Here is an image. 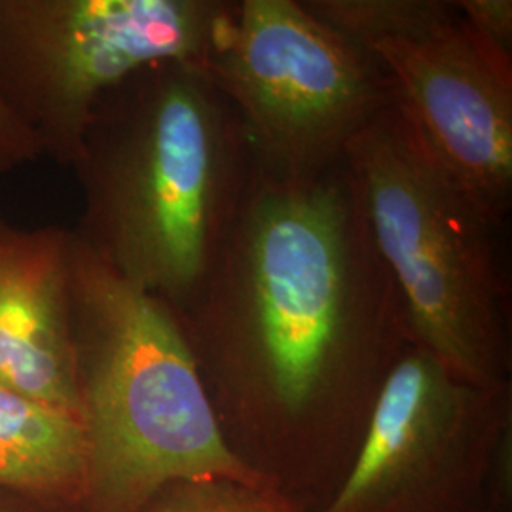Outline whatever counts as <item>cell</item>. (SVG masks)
Segmentation results:
<instances>
[{
	"label": "cell",
	"instance_id": "1",
	"mask_svg": "<svg viewBox=\"0 0 512 512\" xmlns=\"http://www.w3.org/2000/svg\"><path fill=\"white\" fill-rule=\"evenodd\" d=\"M175 315L230 452L298 511H321L412 344L346 164H255L219 256Z\"/></svg>",
	"mask_w": 512,
	"mask_h": 512
},
{
	"label": "cell",
	"instance_id": "2",
	"mask_svg": "<svg viewBox=\"0 0 512 512\" xmlns=\"http://www.w3.org/2000/svg\"><path fill=\"white\" fill-rule=\"evenodd\" d=\"M71 169L84 202L74 234L110 270L179 311L219 256L255 158L202 65L162 61L97 103Z\"/></svg>",
	"mask_w": 512,
	"mask_h": 512
},
{
	"label": "cell",
	"instance_id": "3",
	"mask_svg": "<svg viewBox=\"0 0 512 512\" xmlns=\"http://www.w3.org/2000/svg\"><path fill=\"white\" fill-rule=\"evenodd\" d=\"M71 329L88 492L82 512H143L179 480L262 486L230 452L175 311L74 234Z\"/></svg>",
	"mask_w": 512,
	"mask_h": 512
},
{
	"label": "cell",
	"instance_id": "4",
	"mask_svg": "<svg viewBox=\"0 0 512 512\" xmlns=\"http://www.w3.org/2000/svg\"><path fill=\"white\" fill-rule=\"evenodd\" d=\"M344 164L401 294L412 344L469 384L511 385L499 226L427 154L393 105L349 143Z\"/></svg>",
	"mask_w": 512,
	"mask_h": 512
},
{
	"label": "cell",
	"instance_id": "5",
	"mask_svg": "<svg viewBox=\"0 0 512 512\" xmlns=\"http://www.w3.org/2000/svg\"><path fill=\"white\" fill-rule=\"evenodd\" d=\"M202 69L236 110L255 164L313 173L391 105L374 54L332 31L302 0H232Z\"/></svg>",
	"mask_w": 512,
	"mask_h": 512
},
{
	"label": "cell",
	"instance_id": "6",
	"mask_svg": "<svg viewBox=\"0 0 512 512\" xmlns=\"http://www.w3.org/2000/svg\"><path fill=\"white\" fill-rule=\"evenodd\" d=\"M228 2L0 0V97L71 167L97 103L148 65H202Z\"/></svg>",
	"mask_w": 512,
	"mask_h": 512
},
{
	"label": "cell",
	"instance_id": "7",
	"mask_svg": "<svg viewBox=\"0 0 512 512\" xmlns=\"http://www.w3.org/2000/svg\"><path fill=\"white\" fill-rule=\"evenodd\" d=\"M511 431L512 384H469L410 344L348 475L319 512H475Z\"/></svg>",
	"mask_w": 512,
	"mask_h": 512
},
{
	"label": "cell",
	"instance_id": "8",
	"mask_svg": "<svg viewBox=\"0 0 512 512\" xmlns=\"http://www.w3.org/2000/svg\"><path fill=\"white\" fill-rule=\"evenodd\" d=\"M427 154L501 228L512 205V57L459 16L420 40L368 48Z\"/></svg>",
	"mask_w": 512,
	"mask_h": 512
},
{
	"label": "cell",
	"instance_id": "9",
	"mask_svg": "<svg viewBox=\"0 0 512 512\" xmlns=\"http://www.w3.org/2000/svg\"><path fill=\"white\" fill-rule=\"evenodd\" d=\"M71 239L0 217V387L82 421L71 329Z\"/></svg>",
	"mask_w": 512,
	"mask_h": 512
},
{
	"label": "cell",
	"instance_id": "10",
	"mask_svg": "<svg viewBox=\"0 0 512 512\" xmlns=\"http://www.w3.org/2000/svg\"><path fill=\"white\" fill-rule=\"evenodd\" d=\"M0 492L82 512L88 492L84 423L0 387Z\"/></svg>",
	"mask_w": 512,
	"mask_h": 512
},
{
	"label": "cell",
	"instance_id": "11",
	"mask_svg": "<svg viewBox=\"0 0 512 512\" xmlns=\"http://www.w3.org/2000/svg\"><path fill=\"white\" fill-rule=\"evenodd\" d=\"M332 31L368 50L382 40H420L461 16L458 0H302Z\"/></svg>",
	"mask_w": 512,
	"mask_h": 512
},
{
	"label": "cell",
	"instance_id": "12",
	"mask_svg": "<svg viewBox=\"0 0 512 512\" xmlns=\"http://www.w3.org/2000/svg\"><path fill=\"white\" fill-rule=\"evenodd\" d=\"M143 512H300L281 495L234 480H179L152 497Z\"/></svg>",
	"mask_w": 512,
	"mask_h": 512
},
{
	"label": "cell",
	"instance_id": "13",
	"mask_svg": "<svg viewBox=\"0 0 512 512\" xmlns=\"http://www.w3.org/2000/svg\"><path fill=\"white\" fill-rule=\"evenodd\" d=\"M458 8L478 37L512 57L511 0H458Z\"/></svg>",
	"mask_w": 512,
	"mask_h": 512
},
{
	"label": "cell",
	"instance_id": "14",
	"mask_svg": "<svg viewBox=\"0 0 512 512\" xmlns=\"http://www.w3.org/2000/svg\"><path fill=\"white\" fill-rule=\"evenodd\" d=\"M44 158V150L10 105L0 97V177Z\"/></svg>",
	"mask_w": 512,
	"mask_h": 512
},
{
	"label": "cell",
	"instance_id": "15",
	"mask_svg": "<svg viewBox=\"0 0 512 512\" xmlns=\"http://www.w3.org/2000/svg\"><path fill=\"white\" fill-rule=\"evenodd\" d=\"M475 512H512V431L495 452Z\"/></svg>",
	"mask_w": 512,
	"mask_h": 512
},
{
	"label": "cell",
	"instance_id": "16",
	"mask_svg": "<svg viewBox=\"0 0 512 512\" xmlns=\"http://www.w3.org/2000/svg\"><path fill=\"white\" fill-rule=\"evenodd\" d=\"M0 512H23L19 511V505L12 499H6V497H0Z\"/></svg>",
	"mask_w": 512,
	"mask_h": 512
}]
</instances>
